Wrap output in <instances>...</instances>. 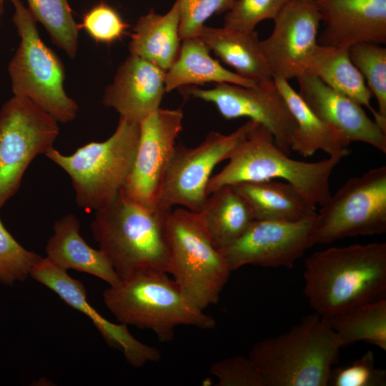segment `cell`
<instances>
[{"instance_id":"ac0fdd59","label":"cell","mask_w":386,"mask_h":386,"mask_svg":"<svg viewBox=\"0 0 386 386\" xmlns=\"http://www.w3.org/2000/svg\"><path fill=\"white\" fill-rule=\"evenodd\" d=\"M325 27L318 44L349 48L386 42V0H315Z\"/></svg>"},{"instance_id":"d590c367","label":"cell","mask_w":386,"mask_h":386,"mask_svg":"<svg viewBox=\"0 0 386 386\" xmlns=\"http://www.w3.org/2000/svg\"><path fill=\"white\" fill-rule=\"evenodd\" d=\"M210 372L218 379V386H265L261 373L251 360L243 355L214 362Z\"/></svg>"},{"instance_id":"44dd1931","label":"cell","mask_w":386,"mask_h":386,"mask_svg":"<svg viewBox=\"0 0 386 386\" xmlns=\"http://www.w3.org/2000/svg\"><path fill=\"white\" fill-rule=\"evenodd\" d=\"M273 80L296 122L291 151L303 157H310L318 150L341 159L350 154L347 147L350 143L345 137L318 117L287 80L277 76Z\"/></svg>"},{"instance_id":"e0dca14e","label":"cell","mask_w":386,"mask_h":386,"mask_svg":"<svg viewBox=\"0 0 386 386\" xmlns=\"http://www.w3.org/2000/svg\"><path fill=\"white\" fill-rule=\"evenodd\" d=\"M297 80L298 94L310 109L350 143L365 142L386 153V133L367 115L362 105L310 73Z\"/></svg>"},{"instance_id":"8d00e7d4","label":"cell","mask_w":386,"mask_h":386,"mask_svg":"<svg viewBox=\"0 0 386 386\" xmlns=\"http://www.w3.org/2000/svg\"><path fill=\"white\" fill-rule=\"evenodd\" d=\"M5 0H0V14L3 13L4 11V4Z\"/></svg>"},{"instance_id":"d6a6232c","label":"cell","mask_w":386,"mask_h":386,"mask_svg":"<svg viewBox=\"0 0 386 386\" xmlns=\"http://www.w3.org/2000/svg\"><path fill=\"white\" fill-rule=\"evenodd\" d=\"M181 40L199 36L205 21L214 14L228 11L235 0H177Z\"/></svg>"},{"instance_id":"484cf974","label":"cell","mask_w":386,"mask_h":386,"mask_svg":"<svg viewBox=\"0 0 386 386\" xmlns=\"http://www.w3.org/2000/svg\"><path fill=\"white\" fill-rule=\"evenodd\" d=\"M307 72L360 105L367 107L377 123L386 121L371 106L372 94L362 75L351 61L347 48L318 44Z\"/></svg>"},{"instance_id":"1f68e13d","label":"cell","mask_w":386,"mask_h":386,"mask_svg":"<svg viewBox=\"0 0 386 386\" xmlns=\"http://www.w3.org/2000/svg\"><path fill=\"white\" fill-rule=\"evenodd\" d=\"M290 0H235L224 16L223 27L250 31L266 19H274Z\"/></svg>"},{"instance_id":"277c9868","label":"cell","mask_w":386,"mask_h":386,"mask_svg":"<svg viewBox=\"0 0 386 386\" xmlns=\"http://www.w3.org/2000/svg\"><path fill=\"white\" fill-rule=\"evenodd\" d=\"M167 274L133 272L104 290V304L119 323L151 330L162 342H171L179 325L214 327L215 320L194 305Z\"/></svg>"},{"instance_id":"f1b7e54d","label":"cell","mask_w":386,"mask_h":386,"mask_svg":"<svg viewBox=\"0 0 386 386\" xmlns=\"http://www.w3.org/2000/svg\"><path fill=\"white\" fill-rule=\"evenodd\" d=\"M28 9L46 29L53 43L74 58L78 49L79 24L67 0H27Z\"/></svg>"},{"instance_id":"ffe728a7","label":"cell","mask_w":386,"mask_h":386,"mask_svg":"<svg viewBox=\"0 0 386 386\" xmlns=\"http://www.w3.org/2000/svg\"><path fill=\"white\" fill-rule=\"evenodd\" d=\"M79 229V221L73 214L56 220L46 245V257L65 270L85 272L102 279L109 286L117 285L121 278L109 259L100 249H95L85 242Z\"/></svg>"},{"instance_id":"4fadbf2b","label":"cell","mask_w":386,"mask_h":386,"mask_svg":"<svg viewBox=\"0 0 386 386\" xmlns=\"http://www.w3.org/2000/svg\"><path fill=\"white\" fill-rule=\"evenodd\" d=\"M187 93L214 104L227 119L248 117L266 127L284 153L291 152L290 142L296 122L274 80L254 86L220 83L211 89L192 87Z\"/></svg>"},{"instance_id":"3957f363","label":"cell","mask_w":386,"mask_h":386,"mask_svg":"<svg viewBox=\"0 0 386 386\" xmlns=\"http://www.w3.org/2000/svg\"><path fill=\"white\" fill-rule=\"evenodd\" d=\"M172 209L149 210L119 192L112 203L94 212L93 237L121 279L145 269L168 273L167 219Z\"/></svg>"},{"instance_id":"4dcf8cb0","label":"cell","mask_w":386,"mask_h":386,"mask_svg":"<svg viewBox=\"0 0 386 386\" xmlns=\"http://www.w3.org/2000/svg\"><path fill=\"white\" fill-rule=\"evenodd\" d=\"M41 257L21 246L0 220V282L12 285L24 281Z\"/></svg>"},{"instance_id":"7402d4cb","label":"cell","mask_w":386,"mask_h":386,"mask_svg":"<svg viewBox=\"0 0 386 386\" xmlns=\"http://www.w3.org/2000/svg\"><path fill=\"white\" fill-rule=\"evenodd\" d=\"M232 186L247 203L254 219L297 222L316 216V207L297 188L283 180Z\"/></svg>"},{"instance_id":"9c48e42d","label":"cell","mask_w":386,"mask_h":386,"mask_svg":"<svg viewBox=\"0 0 386 386\" xmlns=\"http://www.w3.org/2000/svg\"><path fill=\"white\" fill-rule=\"evenodd\" d=\"M313 221L314 244L386 232V166L350 178L321 205Z\"/></svg>"},{"instance_id":"603a6c76","label":"cell","mask_w":386,"mask_h":386,"mask_svg":"<svg viewBox=\"0 0 386 386\" xmlns=\"http://www.w3.org/2000/svg\"><path fill=\"white\" fill-rule=\"evenodd\" d=\"M199 37L209 51L242 77L256 84L273 80L256 31H234L223 26H204Z\"/></svg>"},{"instance_id":"74e56055","label":"cell","mask_w":386,"mask_h":386,"mask_svg":"<svg viewBox=\"0 0 386 386\" xmlns=\"http://www.w3.org/2000/svg\"><path fill=\"white\" fill-rule=\"evenodd\" d=\"M294 1H308V2H314L315 0H294Z\"/></svg>"},{"instance_id":"52a82bcc","label":"cell","mask_w":386,"mask_h":386,"mask_svg":"<svg viewBox=\"0 0 386 386\" xmlns=\"http://www.w3.org/2000/svg\"><path fill=\"white\" fill-rule=\"evenodd\" d=\"M168 274L199 309L218 302L232 272L212 243L199 212L172 209L167 219Z\"/></svg>"},{"instance_id":"8992f818","label":"cell","mask_w":386,"mask_h":386,"mask_svg":"<svg viewBox=\"0 0 386 386\" xmlns=\"http://www.w3.org/2000/svg\"><path fill=\"white\" fill-rule=\"evenodd\" d=\"M139 138V124L119 117L114 132L70 155L54 147L45 155L69 176L77 205L88 212L112 203L132 171Z\"/></svg>"},{"instance_id":"5bb4252c","label":"cell","mask_w":386,"mask_h":386,"mask_svg":"<svg viewBox=\"0 0 386 386\" xmlns=\"http://www.w3.org/2000/svg\"><path fill=\"white\" fill-rule=\"evenodd\" d=\"M314 219L297 222L254 219L242 236L219 250L231 271L248 264L290 269L314 245Z\"/></svg>"},{"instance_id":"cb8c5ba5","label":"cell","mask_w":386,"mask_h":386,"mask_svg":"<svg viewBox=\"0 0 386 386\" xmlns=\"http://www.w3.org/2000/svg\"><path fill=\"white\" fill-rule=\"evenodd\" d=\"M178 1L164 14L154 10L137 20L129 44L131 55L139 56L167 71L181 47Z\"/></svg>"},{"instance_id":"f546056e","label":"cell","mask_w":386,"mask_h":386,"mask_svg":"<svg viewBox=\"0 0 386 386\" xmlns=\"http://www.w3.org/2000/svg\"><path fill=\"white\" fill-rule=\"evenodd\" d=\"M351 61L362 75L386 119V49L372 43H358L348 48Z\"/></svg>"},{"instance_id":"5b68a950","label":"cell","mask_w":386,"mask_h":386,"mask_svg":"<svg viewBox=\"0 0 386 386\" xmlns=\"http://www.w3.org/2000/svg\"><path fill=\"white\" fill-rule=\"evenodd\" d=\"M228 159L209 179L207 195L227 185L280 179L293 185L316 207L330 198V178L342 159L329 157L315 162L293 159L277 147L272 133L256 122Z\"/></svg>"},{"instance_id":"ba28073f","label":"cell","mask_w":386,"mask_h":386,"mask_svg":"<svg viewBox=\"0 0 386 386\" xmlns=\"http://www.w3.org/2000/svg\"><path fill=\"white\" fill-rule=\"evenodd\" d=\"M10 1L14 7L12 21L21 39L8 65L14 95L30 99L58 122H71L79 107L64 91L62 61L40 38L36 21L21 0Z\"/></svg>"},{"instance_id":"7a4b0ae2","label":"cell","mask_w":386,"mask_h":386,"mask_svg":"<svg viewBox=\"0 0 386 386\" xmlns=\"http://www.w3.org/2000/svg\"><path fill=\"white\" fill-rule=\"evenodd\" d=\"M341 347L327 319L314 312L287 332L254 343L248 357L265 386H327Z\"/></svg>"},{"instance_id":"4316f807","label":"cell","mask_w":386,"mask_h":386,"mask_svg":"<svg viewBox=\"0 0 386 386\" xmlns=\"http://www.w3.org/2000/svg\"><path fill=\"white\" fill-rule=\"evenodd\" d=\"M199 213L218 249L237 239L254 220L247 203L231 185L209 194Z\"/></svg>"},{"instance_id":"7c38bea8","label":"cell","mask_w":386,"mask_h":386,"mask_svg":"<svg viewBox=\"0 0 386 386\" xmlns=\"http://www.w3.org/2000/svg\"><path fill=\"white\" fill-rule=\"evenodd\" d=\"M183 117L181 109L159 107L139 123L134 162L120 192L149 210L158 207Z\"/></svg>"},{"instance_id":"6da1fadb","label":"cell","mask_w":386,"mask_h":386,"mask_svg":"<svg viewBox=\"0 0 386 386\" xmlns=\"http://www.w3.org/2000/svg\"><path fill=\"white\" fill-rule=\"evenodd\" d=\"M303 277L309 305L326 318L386 298V243L315 252L305 260Z\"/></svg>"},{"instance_id":"83f0119b","label":"cell","mask_w":386,"mask_h":386,"mask_svg":"<svg viewBox=\"0 0 386 386\" xmlns=\"http://www.w3.org/2000/svg\"><path fill=\"white\" fill-rule=\"evenodd\" d=\"M327 319L342 347L364 341L386 350V298Z\"/></svg>"},{"instance_id":"2e32d148","label":"cell","mask_w":386,"mask_h":386,"mask_svg":"<svg viewBox=\"0 0 386 386\" xmlns=\"http://www.w3.org/2000/svg\"><path fill=\"white\" fill-rule=\"evenodd\" d=\"M36 282L54 292L67 305L91 319L102 337L110 347L120 350L127 362L134 367H142L147 362H159L161 352L157 347L137 340L127 325L109 321L87 301L86 290L78 279L69 275L46 257H41L30 272Z\"/></svg>"},{"instance_id":"30bf717a","label":"cell","mask_w":386,"mask_h":386,"mask_svg":"<svg viewBox=\"0 0 386 386\" xmlns=\"http://www.w3.org/2000/svg\"><path fill=\"white\" fill-rule=\"evenodd\" d=\"M58 122L30 99L14 95L0 109V209L19 189L30 163L51 148Z\"/></svg>"},{"instance_id":"d6986e66","label":"cell","mask_w":386,"mask_h":386,"mask_svg":"<svg viewBox=\"0 0 386 386\" xmlns=\"http://www.w3.org/2000/svg\"><path fill=\"white\" fill-rule=\"evenodd\" d=\"M165 72L154 64L129 55L119 66L102 102L120 117L140 123L159 108L164 94Z\"/></svg>"},{"instance_id":"9a60e30c","label":"cell","mask_w":386,"mask_h":386,"mask_svg":"<svg viewBox=\"0 0 386 386\" xmlns=\"http://www.w3.org/2000/svg\"><path fill=\"white\" fill-rule=\"evenodd\" d=\"M271 34L260 40L272 77L287 81L307 72L318 46L320 15L314 2L290 0L277 14Z\"/></svg>"},{"instance_id":"836d02e7","label":"cell","mask_w":386,"mask_h":386,"mask_svg":"<svg viewBox=\"0 0 386 386\" xmlns=\"http://www.w3.org/2000/svg\"><path fill=\"white\" fill-rule=\"evenodd\" d=\"M128 26L119 14L104 2L89 9L79 24V28L84 29L96 42L105 44L120 39Z\"/></svg>"},{"instance_id":"e575fe53","label":"cell","mask_w":386,"mask_h":386,"mask_svg":"<svg viewBox=\"0 0 386 386\" xmlns=\"http://www.w3.org/2000/svg\"><path fill=\"white\" fill-rule=\"evenodd\" d=\"M386 371L375 366L373 352L368 350L346 367L332 370L329 385L385 386Z\"/></svg>"},{"instance_id":"8fae6325","label":"cell","mask_w":386,"mask_h":386,"mask_svg":"<svg viewBox=\"0 0 386 386\" xmlns=\"http://www.w3.org/2000/svg\"><path fill=\"white\" fill-rule=\"evenodd\" d=\"M248 120L233 132H209L197 147L177 144L164 180L157 207L182 206L199 212L208 197L207 187L214 167L228 159L255 124Z\"/></svg>"},{"instance_id":"d4e9b609","label":"cell","mask_w":386,"mask_h":386,"mask_svg":"<svg viewBox=\"0 0 386 386\" xmlns=\"http://www.w3.org/2000/svg\"><path fill=\"white\" fill-rule=\"evenodd\" d=\"M211 82L229 83L243 86L257 85L227 69L213 59L209 49L199 36L182 39L177 59L165 72L167 93L187 85Z\"/></svg>"}]
</instances>
